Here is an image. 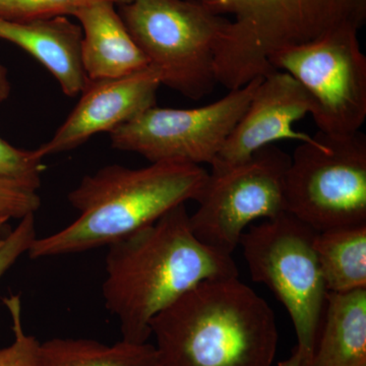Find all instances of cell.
Here are the masks:
<instances>
[{
    "instance_id": "1",
    "label": "cell",
    "mask_w": 366,
    "mask_h": 366,
    "mask_svg": "<svg viewBox=\"0 0 366 366\" xmlns=\"http://www.w3.org/2000/svg\"><path fill=\"white\" fill-rule=\"evenodd\" d=\"M185 204L155 223L108 245L103 297L117 317L122 340L143 344L151 322L202 282L238 277L232 255L194 234Z\"/></svg>"
},
{
    "instance_id": "2",
    "label": "cell",
    "mask_w": 366,
    "mask_h": 366,
    "mask_svg": "<svg viewBox=\"0 0 366 366\" xmlns=\"http://www.w3.org/2000/svg\"><path fill=\"white\" fill-rule=\"evenodd\" d=\"M161 366H271L273 310L238 277L202 282L151 322Z\"/></svg>"
},
{
    "instance_id": "3",
    "label": "cell",
    "mask_w": 366,
    "mask_h": 366,
    "mask_svg": "<svg viewBox=\"0 0 366 366\" xmlns=\"http://www.w3.org/2000/svg\"><path fill=\"white\" fill-rule=\"evenodd\" d=\"M208 179L202 166L182 161L139 169L106 166L69 192L67 199L78 209V218L54 234L36 238L26 254L38 259L108 247L180 204L199 201Z\"/></svg>"
},
{
    "instance_id": "4",
    "label": "cell",
    "mask_w": 366,
    "mask_h": 366,
    "mask_svg": "<svg viewBox=\"0 0 366 366\" xmlns=\"http://www.w3.org/2000/svg\"><path fill=\"white\" fill-rule=\"evenodd\" d=\"M231 16L215 46L217 83L229 91L274 71V52L312 42L342 26L360 29L366 0H197Z\"/></svg>"
},
{
    "instance_id": "5",
    "label": "cell",
    "mask_w": 366,
    "mask_h": 366,
    "mask_svg": "<svg viewBox=\"0 0 366 366\" xmlns=\"http://www.w3.org/2000/svg\"><path fill=\"white\" fill-rule=\"evenodd\" d=\"M117 6L162 85L196 101L214 90L215 46L227 18L197 0H132Z\"/></svg>"
},
{
    "instance_id": "6",
    "label": "cell",
    "mask_w": 366,
    "mask_h": 366,
    "mask_svg": "<svg viewBox=\"0 0 366 366\" xmlns=\"http://www.w3.org/2000/svg\"><path fill=\"white\" fill-rule=\"evenodd\" d=\"M317 232L285 213L250 226L239 242L252 280L269 287L290 315L302 366L312 365L329 292L315 252Z\"/></svg>"
},
{
    "instance_id": "7",
    "label": "cell",
    "mask_w": 366,
    "mask_h": 366,
    "mask_svg": "<svg viewBox=\"0 0 366 366\" xmlns=\"http://www.w3.org/2000/svg\"><path fill=\"white\" fill-rule=\"evenodd\" d=\"M300 143L285 177L286 212L315 230L366 224V136L317 132Z\"/></svg>"
},
{
    "instance_id": "8",
    "label": "cell",
    "mask_w": 366,
    "mask_h": 366,
    "mask_svg": "<svg viewBox=\"0 0 366 366\" xmlns=\"http://www.w3.org/2000/svg\"><path fill=\"white\" fill-rule=\"evenodd\" d=\"M358 29L342 26L319 39L274 52L269 64L287 72L307 92L320 132L360 131L366 118V57Z\"/></svg>"
},
{
    "instance_id": "9",
    "label": "cell",
    "mask_w": 366,
    "mask_h": 366,
    "mask_svg": "<svg viewBox=\"0 0 366 366\" xmlns=\"http://www.w3.org/2000/svg\"><path fill=\"white\" fill-rule=\"evenodd\" d=\"M290 160L271 144L244 162L209 172L199 208L189 216L197 237L232 255L250 224L287 213L284 187Z\"/></svg>"
},
{
    "instance_id": "10",
    "label": "cell",
    "mask_w": 366,
    "mask_h": 366,
    "mask_svg": "<svg viewBox=\"0 0 366 366\" xmlns=\"http://www.w3.org/2000/svg\"><path fill=\"white\" fill-rule=\"evenodd\" d=\"M262 79L229 91L225 97L203 107L172 109L153 106L109 132L112 148L139 154L151 163L182 161L211 166Z\"/></svg>"
},
{
    "instance_id": "11",
    "label": "cell",
    "mask_w": 366,
    "mask_h": 366,
    "mask_svg": "<svg viewBox=\"0 0 366 366\" xmlns=\"http://www.w3.org/2000/svg\"><path fill=\"white\" fill-rule=\"evenodd\" d=\"M160 76L154 67L115 79H89L66 122L47 143L35 152L38 157L74 150L100 132H112L156 106Z\"/></svg>"
},
{
    "instance_id": "12",
    "label": "cell",
    "mask_w": 366,
    "mask_h": 366,
    "mask_svg": "<svg viewBox=\"0 0 366 366\" xmlns=\"http://www.w3.org/2000/svg\"><path fill=\"white\" fill-rule=\"evenodd\" d=\"M310 112V96L287 72L274 71L262 76L247 110L212 164L211 171L244 162L255 152L276 142L312 143L314 136L296 132L293 127Z\"/></svg>"
},
{
    "instance_id": "13",
    "label": "cell",
    "mask_w": 366,
    "mask_h": 366,
    "mask_svg": "<svg viewBox=\"0 0 366 366\" xmlns=\"http://www.w3.org/2000/svg\"><path fill=\"white\" fill-rule=\"evenodd\" d=\"M0 39L32 55L51 72L69 97H76L88 83L81 59L83 31L67 16L23 23L0 19Z\"/></svg>"
},
{
    "instance_id": "14",
    "label": "cell",
    "mask_w": 366,
    "mask_h": 366,
    "mask_svg": "<svg viewBox=\"0 0 366 366\" xmlns=\"http://www.w3.org/2000/svg\"><path fill=\"white\" fill-rule=\"evenodd\" d=\"M72 16L83 31L81 59L89 79L120 78L149 66L117 4L98 2L79 9Z\"/></svg>"
},
{
    "instance_id": "15",
    "label": "cell",
    "mask_w": 366,
    "mask_h": 366,
    "mask_svg": "<svg viewBox=\"0 0 366 366\" xmlns=\"http://www.w3.org/2000/svg\"><path fill=\"white\" fill-rule=\"evenodd\" d=\"M310 366H366V288L327 292Z\"/></svg>"
},
{
    "instance_id": "16",
    "label": "cell",
    "mask_w": 366,
    "mask_h": 366,
    "mask_svg": "<svg viewBox=\"0 0 366 366\" xmlns=\"http://www.w3.org/2000/svg\"><path fill=\"white\" fill-rule=\"evenodd\" d=\"M315 247L329 292L366 288V224L317 232Z\"/></svg>"
},
{
    "instance_id": "17",
    "label": "cell",
    "mask_w": 366,
    "mask_h": 366,
    "mask_svg": "<svg viewBox=\"0 0 366 366\" xmlns=\"http://www.w3.org/2000/svg\"><path fill=\"white\" fill-rule=\"evenodd\" d=\"M36 366H161L153 344L122 340L108 346L86 339H52L40 343Z\"/></svg>"
},
{
    "instance_id": "18",
    "label": "cell",
    "mask_w": 366,
    "mask_h": 366,
    "mask_svg": "<svg viewBox=\"0 0 366 366\" xmlns=\"http://www.w3.org/2000/svg\"><path fill=\"white\" fill-rule=\"evenodd\" d=\"M129 1L132 0H0V19L23 23L72 16L79 9L98 2L120 6Z\"/></svg>"
},
{
    "instance_id": "19",
    "label": "cell",
    "mask_w": 366,
    "mask_h": 366,
    "mask_svg": "<svg viewBox=\"0 0 366 366\" xmlns=\"http://www.w3.org/2000/svg\"><path fill=\"white\" fill-rule=\"evenodd\" d=\"M37 190L26 183L0 178V239L13 230L11 220H21L40 208Z\"/></svg>"
},
{
    "instance_id": "20",
    "label": "cell",
    "mask_w": 366,
    "mask_h": 366,
    "mask_svg": "<svg viewBox=\"0 0 366 366\" xmlns=\"http://www.w3.org/2000/svg\"><path fill=\"white\" fill-rule=\"evenodd\" d=\"M4 303L11 315L14 340L11 345L0 349V366H36L40 342L24 330L21 296H9Z\"/></svg>"
},
{
    "instance_id": "21",
    "label": "cell",
    "mask_w": 366,
    "mask_h": 366,
    "mask_svg": "<svg viewBox=\"0 0 366 366\" xmlns=\"http://www.w3.org/2000/svg\"><path fill=\"white\" fill-rule=\"evenodd\" d=\"M43 159L35 150L16 148L0 137V178L26 183L39 189L41 175L44 172Z\"/></svg>"
},
{
    "instance_id": "22",
    "label": "cell",
    "mask_w": 366,
    "mask_h": 366,
    "mask_svg": "<svg viewBox=\"0 0 366 366\" xmlns=\"http://www.w3.org/2000/svg\"><path fill=\"white\" fill-rule=\"evenodd\" d=\"M36 235L35 214L21 219L19 225L9 235L0 239V279L26 254Z\"/></svg>"
},
{
    "instance_id": "23",
    "label": "cell",
    "mask_w": 366,
    "mask_h": 366,
    "mask_svg": "<svg viewBox=\"0 0 366 366\" xmlns=\"http://www.w3.org/2000/svg\"><path fill=\"white\" fill-rule=\"evenodd\" d=\"M11 92V86L7 76V69L0 64V104L9 98Z\"/></svg>"
},
{
    "instance_id": "24",
    "label": "cell",
    "mask_w": 366,
    "mask_h": 366,
    "mask_svg": "<svg viewBox=\"0 0 366 366\" xmlns=\"http://www.w3.org/2000/svg\"><path fill=\"white\" fill-rule=\"evenodd\" d=\"M278 366H302L300 354L296 352L295 350L293 351L292 355L287 358V360L279 362Z\"/></svg>"
}]
</instances>
